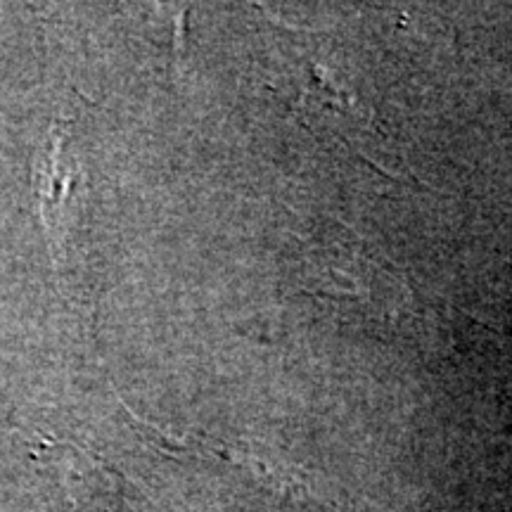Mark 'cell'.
<instances>
[{"label": "cell", "mask_w": 512, "mask_h": 512, "mask_svg": "<svg viewBox=\"0 0 512 512\" xmlns=\"http://www.w3.org/2000/svg\"><path fill=\"white\" fill-rule=\"evenodd\" d=\"M34 183L38 197V214L48 233L55 268L62 261L64 245L79 214L83 171L69 147V128L64 121H55L50 128L46 147L38 152L34 164Z\"/></svg>", "instance_id": "1"}]
</instances>
